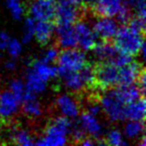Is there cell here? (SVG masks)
<instances>
[{
  "label": "cell",
  "mask_w": 146,
  "mask_h": 146,
  "mask_svg": "<svg viewBox=\"0 0 146 146\" xmlns=\"http://www.w3.org/2000/svg\"><path fill=\"white\" fill-rule=\"evenodd\" d=\"M123 135L125 139L139 140L144 133V123L142 120H128L123 127Z\"/></svg>",
  "instance_id": "24"
},
{
  "label": "cell",
  "mask_w": 146,
  "mask_h": 146,
  "mask_svg": "<svg viewBox=\"0 0 146 146\" xmlns=\"http://www.w3.org/2000/svg\"><path fill=\"white\" fill-rule=\"evenodd\" d=\"M4 66H5V68H6L7 70H9V71L14 70V69L16 68V62L14 61V58H12V59H10V60L6 61V62H5Z\"/></svg>",
  "instance_id": "37"
},
{
  "label": "cell",
  "mask_w": 146,
  "mask_h": 146,
  "mask_svg": "<svg viewBox=\"0 0 146 146\" xmlns=\"http://www.w3.org/2000/svg\"><path fill=\"white\" fill-rule=\"evenodd\" d=\"M70 137L74 142H78L79 143L84 137H86V135L77 123L75 125L72 124V128H71V131H70Z\"/></svg>",
  "instance_id": "31"
},
{
  "label": "cell",
  "mask_w": 146,
  "mask_h": 146,
  "mask_svg": "<svg viewBox=\"0 0 146 146\" xmlns=\"http://www.w3.org/2000/svg\"><path fill=\"white\" fill-rule=\"evenodd\" d=\"M146 104L143 97L129 102L125 105L124 108V117L125 120H144L145 117Z\"/></svg>",
  "instance_id": "18"
},
{
  "label": "cell",
  "mask_w": 146,
  "mask_h": 146,
  "mask_svg": "<svg viewBox=\"0 0 146 146\" xmlns=\"http://www.w3.org/2000/svg\"><path fill=\"white\" fill-rule=\"evenodd\" d=\"M57 3H69L74 6H79L83 3V0H55Z\"/></svg>",
  "instance_id": "36"
},
{
  "label": "cell",
  "mask_w": 146,
  "mask_h": 146,
  "mask_svg": "<svg viewBox=\"0 0 146 146\" xmlns=\"http://www.w3.org/2000/svg\"><path fill=\"white\" fill-rule=\"evenodd\" d=\"M2 128H3V119L1 117H0V132H1Z\"/></svg>",
  "instance_id": "40"
},
{
  "label": "cell",
  "mask_w": 146,
  "mask_h": 146,
  "mask_svg": "<svg viewBox=\"0 0 146 146\" xmlns=\"http://www.w3.org/2000/svg\"><path fill=\"white\" fill-rule=\"evenodd\" d=\"M143 71L141 65L135 61H130L124 66L118 69V86H129L134 85L139 77L140 73Z\"/></svg>",
  "instance_id": "13"
},
{
  "label": "cell",
  "mask_w": 146,
  "mask_h": 146,
  "mask_svg": "<svg viewBox=\"0 0 146 146\" xmlns=\"http://www.w3.org/2000/svg\"><path fill=\"white\" fill-rule=\"evenodd\" d=\"M55 27L51 21H36L34 28V38L37 42L46 45L52 40Z\"/></svg>",
  "instance_id": "19"
},
{
  "label": "cell",
  "mask_w": 146,
  "mask_h": 146,
  "mask_svg": "<svg viewBox=\"0 0 146 146\" xmlns=\"http://www.w3.org/2000/svg\"><path fill=\"white\" fill-rule=\"evenodd\" d=\"M21 108V100L9 90L0 91V117L3 120L12 119Z\"/></svg>",
  "instance_id": "10"
},
{
  "label": "cell",
  "mask_w": 146,
  "mask_h": 146,
  "mask_svg": "<svg viewBox=\"0 0 146 146\" xmlns=\"http://www.w3.org/2000/svg\"><path fill=\"white\" fill-rule=\"evenodd\" d=\"M96 1L97 0H83V3L84 4H86L87 6H94V4L96 3Z\"/></svg>",
  "instance_id": "39"
},
{
  "label": "cell",
  "mask_w": 146,
  "mask_h": 146,
  "mask_svg": "<svg viewBox=\"0 0 146 146\" xmlns=\"http://www.w3.org/2000/svg\"><path fill=\"white\" fill-rule=\"evenodd\" d=\"M9 139L11 142L20 146H31L35 144V137L32 132L25 127L16 126L9 132Z\"/></svg>",
  "instance_id": "22"
},
{
  "label": "cell",
  "mask_w": 146,
  "mask_h": 146,
  "mask_svg": "<svg viewBox=\"0 0 146 146\" xmlns=\"http://www.w3.org/2000/svg\"><path fill=\"white\" fill-rule=\"evenodd\" d=\"M10 39H11V37L9 36L6 32L0 33V49H1V50H5V49H6Z\"/></svg>",
  "instance_id": "35"
},
{
  "label": "cell",
  "mask_w": 146,
  "mask_h": 146,
  "mask_svg": "<svg viewBox=\"0 0 146 146\" xmlns=\"http://www.w3.org/2000/svg\"><path fill=\"white\" fill-rule=\"evenodd\" d=\"M28 69L46 82H49L58 76L56 66H54L52 63L45 62L41 59L33 61Z\"/></svg>",
  "instance_id": "16"
},
{
  "label": "cell",
  "mask_w": 146,
  "mask_h": 146,
  "mask_svg": "<svg viewBox=\"0 0 146 146\" xmlns=\"http://www.w3.org/2000/svg\"><path fill=\"white\" fill-rule=\"evenodd\" d=\"M8 90L12 92L14 95H16L20 100H22L23 96L26 93L24 81L21 79H18V78L10 80L8 83Z\"/></svg>",
  "instance_id": "28"
},
{
  "label": "cell",
  "mask_w": 146,
  "mask_h": 146,
  "mask_svg": "<svg viewBox=\"0 0 146 146\" xmlns=\"http://www.w3.org/2000/svg\"><path fill=\"white\" fill-rule=\"evenodd\" d=\"M35 22L36 21L30 16L25 19L24 21V27H23V34H22V42L23 43H29L34 38V28H35Z\"/></svg>",
  "instance_id": "27"
},
{
  "label": "cell",
  "mask_w": 146,
  "mask_h": 146,
  "mask_svg": "<svg viewBox=\"0 0 146 146\" xmlns=\"http://www.w3.org/2000/svg\"><path fill=\"white\" fill-rule=\"evenodd\" d=\"M55 62L58 76H62L83 68L87 64V57L85 52L80 48H65L59 52Z\"/></svg>",
  "instance_id": "4"
},
{
  "label": "cell",
  "mask_w": 146,
  "mask_h": 146,
  "mask_svg": "<svg viewBox=\"0 0 146 146\" xmlns=\"http://www.w3.org/2000/svg\"><path fill=\"white\" fill-rule=\"evenodd\" d=\"M57 43L62 49L77 47V39L73 25H59L55 28Z\"/></svg>",
  "instance_id": "15"
},
{
  "label": "cell",
  "mask_w": 146,
  "mask_h": 146,
  "mask_svg": "<svg viewBox=\"0 0 146 146\" xmlns=\"http://www.w3.org/2000/svg\"><path fill=\"white\" fill-rule=\"evenodd\" d=\"M136 82H137L138 89H139L140 92L143 94L146 89V77H145V72H144V71H142V72L140 73L139 77H138V79Z\"/></svg>",
  "instance_id": "34"
},
{
  "label": "cell",
  "mask_w": 146,
  "mask_h": 146,
  "mask_svg": "<svg viewBox=\"0 0 146 146\" xmlns=\"http://www.w3.org/2000/svg\"><path fill=\"white\" fill-rule=\"evenodd\" d=\"M92 28L97 37L103 40H109L115 36L119 26L113 17L99 15L92 23Z\"/></svg>",
  "instance_id": "11"
},
{
  "label": "cell",
  "mask_w": 146,
  "mask_h": 146,
  "mask_svg": "<svg viewBox=\"0 0 146 146\" xmlns=\"http://www.w3.org/2000/svg\"><path fill=\"white\" fill-rule=\"evenodd\" d=\"M105 144L111 146H122L125 145V137L123 132L120 131L118 128H112L105 135Z\"/></svg>",
  "instance_id": "25"
},
{
  "label": "cell",
  "mask_w": 146,
  "mask_h": 146,
  "mask_svg": "<svg viewBox=\"0 0 146 146\" xmlns=\"http://www.w3.org/2000/svg\"><path fill=\"white\" fill-rule=\"evenodd\" d=\"M55 0H33L29 6L30 17L35 21H51L56 11Z\"/></svg>",
  "instance_id": "9"
},
{
  "label": "cell",
  "mask_w": 146,
  "mask_h": 146,
  "mask_svg": "<svg viewBox=\"0 0 146 146\" xmlns=\"http://www.w3.org/2000/svg\"><path fill=\"white\" fill-rule=\"evenodd\" d=\"M72 123L63 116L53 118L45 127L43 133L35 144L39 146H63L68 143Z\"/></svg>",
  "instance_id": "1"
},
{
  "label": "cell",
  "mask_w": 146,
  "mask_h": 146,
  "mask_svg": "<svg viewBox=\"0 0 146 146\" xmlns=\"http://www.w3.org/2000/svg\"><path fill=\"white\" fill-rule=\"evenodd\" d=\"M101 112L112 122H120L125 120L124 108L126 101L124 100L119 87L106 89L99 99Z\"/></svg>",
  "instance_id": "3"
},
{
  "label": "cell",
  "mask_w": 146,
  "mask_h": 146,
  "mask_svg": "<svg viewBox=\"0 0 146 146\" xmlns=\"http://www.w3.org/2000/svg\"><path fill=\"white\" fill-rule=\"evenodd\" d=\"M63 85L71 92H79L94 84V68L86 64L83 68L75 72L67 73L60 76Z\"/></svg>",
  "instance_id": "5"
},
{
  "label": "cell",
  "mask_w": 146,
  "mask_h": 146,
  "mask_svg": "<svg viewBox=\"0 0 146 146\" xmlns=\"http://www.w3.org/2000/svg\"><path fill=\"white\" fill-rule=\"evenodd\" d=\"M54 18L59 25H73L79 18L77 6L69 3H58Z\"/></svg>",
  "instance_id": "14"
},
{
  "label": "cell",
  "mask_w": 146,
  "mask_h": 146,
  "mask_svg": "<svg viewBox=\"0 0 146 146\" xmlns=\"http://www.w3.org/2000/svg\"><path fill=\"white\" fill-rule=\"evenodd\" d=\"M124 5L125 3L123 0H97L93 8L98 15L114 18Z\"/></svg>",
  "instance_id": "17"
},
{
  "label": "cell",
  "mask_w": 146,
  "mask_h": 146,
  "mask_svg": "<svg viewBox=\"0 0 146 146\" xmlns=\"http://www.w3.org/2000/svg\"><path fill=\"white\" fill-rule=\"evenodd\" d=\"M58 54H59L58 48L54 46H50L44 51L42 57H41V60L45 61V62H48V63H53L56 61L57 57H58Z\"/></svg>",
  "instance_id": "30"
},
{
  "label": "cell",
  "mask_w": 146,
  "mask_h": 146,
  "mask_svg": "<svg viewBox=\"0 0 146 146\" xmlns=\"http://www.w3.org/2000/svg\"><path fill=\"white\" fill-rule=\"evenodd\" d=\"M93 55L97 60L100 62H106V61H112L117 54V49L113 44L108 42L107 40L96 42L93 48L91 49Z\"/></svg>",
  "instance_id": "20"
},
{
  "label": "cell",
  "mask_w": 146,
  "mask_h": 146,
  "mask_svg": "<svg viewBox=\"0 0 146 146\" xmlns=\"http://www.w3.org/2000/svg\"><path fill=\"white\" fill-rule=\"evenodd\" d=\"M5 50L7 51L11 58H17L22 53V42L18 39L11 38Z\"/></svg>",
  "instance_id": "29"
},
{
  "label": "cell",
  "mask_w": 146,
  "mask_h": 146,
  "mask_svg": "<svg viewBox=\"0 0 146 146\" xmlns=\"http://www.w3.org/2000/svg\"><path fill=\"white\" fill-rule=\"evenodd\" d=\"M73 27L77 39V46L83 51L91 50L97 42V36L92 25L85 20H80L76 21L73 24Z\"/></svg>",
  "instance_id": "7"
},
{
  "label": "cell",
  "mask_w": 146,
  "mask_h": 146,
  "mask_svg": "<svg viewBox=\"0 0 146 146\" xmlns=\"http://www.w3.org/2000/svg\"><path fill=\"white\" fill-rule=\"evenodd\" d=\"M24 84L27 93L33 96H37L39 94H42L46 90L48 82L44 81L40 77H38L36 74H34L31 70L27 69Z\"/></svg>",
  "instance_id": "21"
},
{
  "label": "cell",
  "mask_w": 146,
  "mask_h": 146,
  "mask_svg": "<svg viewBox=\"0 0 146 146\" xmlns=\"http://www.w3.org/2000/svg\"><path fill=\"white\" fill-rule=\"evenodd\" d=\"M21 104H22V111L27 118L35 120L42 117L43 106L36 98V96H32L22 100Z\"/></svg>",
  "instance_id": "23"
},
{
  "label": "cell",
  "mask_w": 146,
  "mask_h": 146,
  "mask_svg": "<svg viewBox=\"0 0 146 146\" xmlns=\"http://www.w3.org/2000/svg\"><path fill=\"white\" fill-rule=\"evenodd\" d=\"M55 107L60 116L68 119H76L80 114V104L74 96L70 93H60L55 98Z\"/></svg>",
  "instance_id": "8"
},
{
  "label": "cell",
  "mask_w": 146,
  "mask_h": 146,
  "mask_svg": "<svg viewBox=\"0 0 146 146\" xmlns=\"http://www.w3.org/2000/svg\"><path fill=\"white\" fill-rule=\"evenodd\" d=\"M130 61H132V56H129V55L121 52H117V54L115 55V57L111 62H113L117 67H121L129 63Z\"/></svg>",
  "instance_id": "32"
},
{
  "label": "cell",
  "mask_w": 146,
  "mask_h": 146,
  "mask_svg": "<svg viewBox=\"0 0 146 146\" xmlns=\"http://www.w3.org/2000/svg\"><path fill=\"white\" fill-rule=\"evenodd\" d=\"M6 6L11 16L16 20L21 19L24 15V6L21 0H7Z\"/></svg>",
  "instance_id": "26"
},
{
  "label": "cell",
  "mask_w": 146,
  "mask_h": 146,
  "mask_svg": "<svg viewBox=\"0 0 146 146\" xmlns=\"http://www.w3.org/2000/svg\"><path fill=\"white\" fill-rule=\"evenodd\" d=\"M85 111L89 112V113L93 114V115L98 116L101 113V107H100L99 101H94V100H90L87 102L85 107Z\"/></svg>",
  "instance_id": "33"
},
{
  "label": "cell",
  "mask_w": 146,
  "mask_h": 146,
  "mask_svg": "<svg viewBox=\"0 0 146 146\" xmlns=\"http://www.w3.org/2000/svg\"><path fill=\"white\" fill-rule=\"evenodd\" d=\"M79 121L78 125L80 126L86 136H89L94 139H98L103 134V124L99 120L98 116L93 115L87 111L79 114Z\"/></svg>",
  "instance_id": "12"
},
{
  "label": "cell",
  "mask_w": 146,
  "mask_h": 146,
  "mask_svg": "<svg viewBox=\"0 0 146 146\" xmlns=\"http://www.w3.org/2000/svg\"><path fill=\"white\" fill-rule=\"evenodd\" d=\"M113 39V45L118 52L124 53L129 56L139 54L141 47L145 44L143 31L133 28L129 24L119 27Z\"/></svg>",
  "instance_id": "2"
},
{
  "label": "cell",
  "mask_w": 146,
  "mask_h": 146,
  "mask_svg": "<svg viewBox=\"0 0 146 146\" xmlns=\"http://www.w3.org/2000/svg\"><path fill=\"white\" fill-rule=\"evenodd\" d=\"M123 1H124V3H125V4L128 5V6L133 7L134 4H135V3H137L139 0H123Z\"/></svg>",
  "instance_id": "38"
},
{
  "label": "cell",
  "mask_w": 146,
  "mask_h": 146,
  "mask_svg": "<svg viewBox=\"0 0 146 146\" xmlns=\"http://www.w3.org/2000/svg\"><path fill=\"white\" fill-rule=\"evenodd\" d=\"M118 69L113 62H101L94 69V84L99 89L106 90L117 85Z\"/></svg>",
  "instance_id": "6"
}]
</instances>
